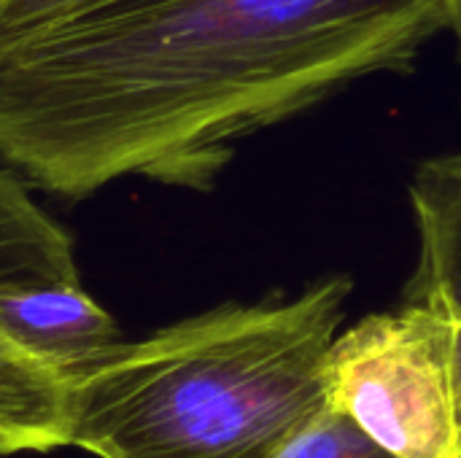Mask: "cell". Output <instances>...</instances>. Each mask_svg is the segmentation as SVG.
Wrapping results in <instances>:
<instances>
[{
    "label": "cell",
    "instance_id": "obj_1",
    "mask_svg": "<svg viewBox=\"0 0 461 458\" xmlns=\"http://www.w3.org/2000/svg\"><path fill=\"white\" fill-rule=\"evenodd\" d=\"M459 0H111L0 40V165L62 200L208 192L240 140L408 70Z\"/></svg>",
    "mask_w": 461,
    "mask_h": 458
},
{
    "label": "cell",
    "instance_id": "obj_2",
    "mask_svg": "<svg viewBox=\"0 0 461 458\" xmlns=\"http://www.w3.org/2000/svg\"><path fill=\"white\" fill-rule=\"evenodd\" d=\"M354 283L230 302L122 343L68 381V445L100 458H267L327 408Z\"/></svg>",
    "mask_w": 461,
    "mask_h": 458
},
{
    "label": "cell",
    "instance_id": "obj_3",
    "mask_svg": "<svg viewBox=\"0 0 461 458\" xmlns=\"http://www.w3.org/2000/svg\"><path fill=\"white\" fill-rule=\"evenodd\" d=\"M327 408L392 458H461L446 321L402 302L338 332L327 356Z\"/></svg>",
    "mask_w": 461,
    "mask_h": 458
},
{
    "label": "cell",
    "instance_id": "obj_4",
    "mask_svg": "<svg viewBox=\"0 0 461 458\" xmlns=\"http://www.w3.org/2000/svg\"><path fill=\"white\" fill-rule=\"evenodd\" d=\"M0 327L65 381L111 356L124 335L81 281L0 278Z\"/></svg>",
    "mask_w": 461,
    "mask_h": 458
},
{
    "label": "cell",
    "instance_id": "obj_5",
    "mask_svg": "<svg viewBox=\"0 0 461 458\" xmlns=\"http://www.w3.org/2000/svg\"><path fill=\"white\" fill-rule=\"evenodd\" d=\"M416 267L405 302L461 319V148L424 159L408 184Z\"/></svg>",
    "mask_w": 461,
    "mask_h": 458
},
{
    "label": "cell",
    "instance_id": "obj_6",
    "mask_svg": "<svg viewBox=\"0 0 461 458\" xmlns=\"http://www.w3.org/2000/svg\"><path fill=\"white\" fill-rule=\"evenodd\" d=\"M68 445V381L0 327V456Z\"/></svg>",
    "mask_w": 461,
    "mask_h": 458
},
{
    "label": "cell",
    "instance_id": "obj_7",
    "mask_svg": "<svg viewBox=\"0 0 461 458\" xmlns=\"http://www.w3.org/2000/svg\"><path fill=\"white\" fill-rule=\"evenodd\" d=\"M0 278L81 281L73 235L0 165Z\"/></svg>",
    "mask_w": 461,
    "mask_h": 458
},
{
    "label": "cell",
    "instance_id": "obj_8",
    "mask_svg": "<svg viewBox=\"0 0 461 458\" xmlns=\"http://www.w3.org/2000/svg\"><path fill=\"white\" fill-rule=\"evenodd\" d=\"M267 458H392L373 445L354 424L332 408H324L297 429Z\"/></svg>",
    "mask_w": 461,
    "mask_h": 458
},
{
    "label": "cell",
    "instance_id": "obj_9",
    "mask_svg": "<svg viewBox=\"0 0 461 458\" xmlns=\"http://www.w3.org/2000/svg\"><path fill=\"white\" fill-rule=\"evenodd\" d=\"M111 0H0V40L73 19Z\"/></svg>",
    "mask_w": 461,
    "mask_h": 458
},
{
    "label": "cell",
    "instance_id": "obj_10",
    "mask_svg": "<svg viewBox=\"0 0 461 458\" xmlns=\"http://www.w3.org/2000/svg\"><path fill=\"white\" fill-rule=\"evenodd\" d=\"M443 321H446V346H448L451 389H454V405H456V424H459L461 440V319L443 316Z\"/></svg>",
    "mask_w": 461,
    "mask_h": 458
},
{
    "label": "cell",
    "instance_id": "obj_11",
    "mask_svg": "<svg viewBox=\"0 0 461 458\" xmlns=\"http://www.w3.org/2000/svg\"><path fill=\"white\" fill-rule=\"evenodd\" d=\"M451 32H454V38H456V46H459V62H461V0H459V8H456V19H454Z\"/></svg>",
    "mask_w": 461,
    "mask_h": 458
}]
</instances>
